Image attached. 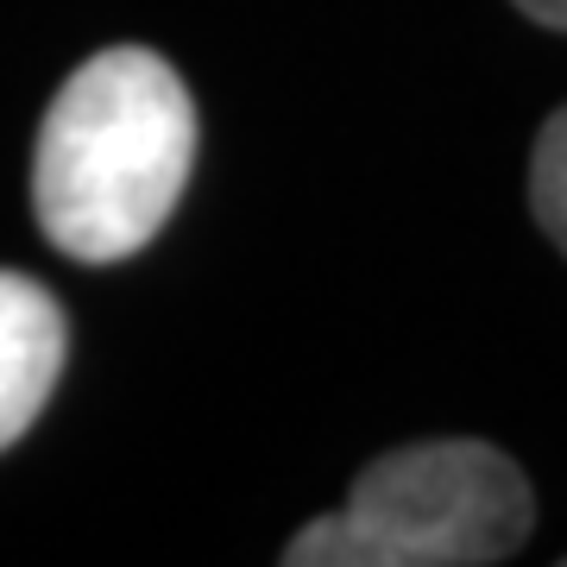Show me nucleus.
<instances>
[{"label":"nucleus","instance_id":"obj_1","mask_svg":"<svg viewBox=\"0 0 567 567\" xmlns=\"http://www.w3.org/2000/svg\"><path fill=\"white\" fill-rule=\"evenodd\" d=\"M196 164V102L158 51L114 44L58 89L39 126L32 208L44 240L82 265L140 252Z\"/></svg>","mask_w":567,"mask_h":567},{"label":"nucleus","instance_id":"obj_5","mask_svg":"<svg viewBox=\"0 0 567 567\" xmlns=\"http://www.w3.org/2000/svg\"><path fill=\"white\" fill-rule=\"evenodd\" d=\"M517 13H529L536 25H548V32H567V0H511Z\"/></svg>","mask_w":567,"mask_h":567},{"label":"nucleus","instance_id":"obj_4","mask_svg":"<svg viewBox=\"0 0 567 567\" xmlns=\"http://www.w3.org/2000/svg\"><path fill=\"white\" fill-rule=\"evenodd\" d=\"M529 203H536V221L543 234L567 252V107H555L536 140V158H529Z\"/></svg>","mask_w":567,"mask_h":567},{"label":"nucleus","instance_id":"obj_3","mask_svg":"<svg viewBox=\"0 0 567 567\" xmlns=\"http://www.w3.org/2000/svg\"><path fill=\"white\" fill-rule=\"evenodd\" d=\"M63 372V309L39 278L0 271V454L39 423Z\"/></svg>","mask_w":567,"mask_h":567},{"label":"nucleus","instance_id":"obj_2","mask_svg":"<svg viewBox=\"0 0 567 567\" xmlns=\"http://www.w3.org/2000/svg\"><path fill=\"white\" fill-rule=\"evenodd\" d=\"M536 492L492 442L379 454L341 511L284 543L290 567H492L529 543Z\"/></svg>","mask_w":567,"mask_h":567}]
</instances>
